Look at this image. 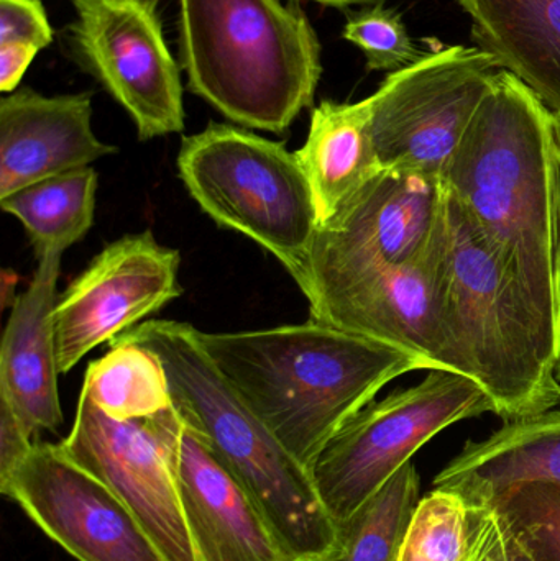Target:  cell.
Segmentation results:
<instances>
[{"mask_svg": "<svg viewBox=\"0 0 560 561\" xmlns=\"http://www.w3.org/2000/svg\"><path fill=\"white\" fill-rule=\"evenodd\" d=\"M447 214L443 180L381 170L331 222L319 227L311 255V293L372 268L426 255Z\"/></svg>", "mask_w": 560, "mask_h": 561, "instance_id": "obj_10", "label": "cell"}, {"mask_svg": "<svg viewBox=\"0 0 560 561\" xmlns=\"http://www.w3.org/2000/svg\"><path fill=\"white\" fill-rule=\"evenodd\" d=\"M443 183L470 229L559 335V112L500 69Z\"/></svg>", "mask_w": 560, "mask_h": 561, "instance_id": "obj_1", "label": "cell"}, {"mask_svg": "<svg viewBox=\"0 0 560 561\" xmlns=\"http://www.w3.org/2000/svg\"><path fill=\"white\" fill-rule=\"evenodd\" d=\"M439 307L460 375L487 392L493 414L510 421L560 405L558 329L483 245L449 197Z\"/></svg>", "mask_w": 560, "mask_h": 561, "instance_id": "obj_4", "label": "cell"}, {"mask_svg": "<svg viewBox=\"0 0 560 561\" xmlns=\"http://www.w3.org/2000/svg\"><path fill=\"white\" fill-rule=\"evenodd\" d=\"M470 524H472V547L467 561H485L493 526L492 511H470Z\"/></svg>", "mask_w": 560, "mask_h": 561, "instance_id": "obj_30", "label": "cell"}, {"mask_svg": "<svg viewBox=\"0 0 560 561\" xmlns=\"http://www.w3.org/2000/svg\"><path fill=\"white\" fill-rule=\"evenodd\" d=\"M0 493L79 561H167L127 504L59 445L35 442Z\"/></svg>", "mask_w": 560, "mask_h": 561, "instance_id": "obj_11", "label": "cell"}, {"mask_svg": "<svg viewBox=\"0 0 560 561\" xmlns=\"http://www.w3.org/2000/svg\"><path fill=\"white\" fill-rule=\"evenodd\" d=\"M473 42L560 114V0H459Z\"/></svg>", "mask_w": 560, "mask_h": 561, "instance_id": "obj_19", "label": "cell"}, {"mask_svg": "<svg viewBox=\"0 0 560 561\" xmlns=\"http://www.w3.org/2000/svg\"><path fill=\"white\" fill-rule=\"evenodd\" d=\"M180 252L158 243L150 230L105 247L56 302L59 375L180 297Z\"/></svg>", "mask_w": 560, "mask_h": 561, "instance_id": "obj_12", "label": "cell"}, {"mask_svg": "<svg viewBox=\"0 0 560 561\" xmlns=\"http://www.w3.org/2000/svg\"><path fill=\"white\" fill-rule=\"evenodd\" d=\"M178 170L217 226L272 253L309 297L319 219L298 154L242 128L210 124L183 138Z\"/></svg>", "mask_w": 560, "mask_h": 561, "instance_id": "obj_6", "label": "cell"}, {"mask_svg": "<svg viewBox=\"0 0 560 561\" xmlns=\"http://www.w3.org/2000/svg\"><path fill=\"white\" fill-rule=\"evenodd\" d=\"M68 45L137 125L141 141L184 128L183 84L157 0H75Z\"/></svg>", "mask_w": 560, "mask_h": 561, "instance_id": "obj_9", "label": "cell"}, {"mask_svg": "<svg viewBox=\"0 0 560 561\" xmlns=\"http://www.w3.org/2000/svg\"><path fill=\"white\" fill-rule=\"evenodd\" d=\"M559 343H558V376L560 379V279H559Z\"/></svg>", "mask_w": 560, "mask_h": 561, "instance_id": "obj_34", "label": "cell"}, {"mask_svg": "<svg viewBox=\"0 0 560 561\" xmlns=\"http://www.w3.org/2000/svg\"><path fill=\"white\" fill-rule=\"evenodd\" d=\"M508 550H510V557H512V561H528V560L523 559L522 556H518V553L513 552V550L510 549V546H508Z\"/></svg>", "mask_w": 560, "mask_h": 561, "instance_id": "obj_35", "label": "cell"}, {"mask_svg": "<svg viewBox=\"0 0 560 561\" xmlns=\"http://www.w3.org/2000/svg\"><path fill=\"white\" fill-rule=\"evenodd\" d=\"M492 514L493 526L492 534H490L489 552H487L485 561H512L505 533H503L502 526H500L499 517L495 516L493 511Z\"/></svg>", "mask_w": 560, "mask_h": 561, "instance_id": "obj_31", "label": "cell"}, {"mask_svg": "<svg viewBox=\"0 0 560 561\" xmlns=\"http://www.w3.org/2000/svg\"><path fill=\"white\" fill-rule=\"evenodd\" d=\"M16 275L12 272H3L2 275V306L7 307L9 304L10 290H15Z\"/></svg>", "mask_w": 560, "mask_h": 561, "instance_id": "obj_33", "label": "cell"}, {"mask_svg": "<svg viewBox=\"0 0 560 561\" xmlns=\"http://www.w3.org/2000/svg\"><path fill=\"white\" fill-rule=\"evenodd\" d=\"M81 392L115 421L151 417L173 408L160 359L132 343H111L102 358L89 363Z\"/></svg>", "mask_w": 560, "mask_h": 561, "instance_id": "obj_22", "label": "cell"}, {"mask_svg": "<svg viewBox=\"0 0 560 561\" xmlns=\"http://www.w3.org/2000/svg\"><path fill=\"white\" fill-rule=\"evenodd\" d=\"M99 178L91 167L30 184L0 199L3 213L25 227L36 256L65 253L94 224Z\"/></svg>", "mask_w": 560, "mask_h": 561, "instance_id": "obj_21", "label": "cell"}, {"mask_svg": "<svg viewBox=\"0 0 560 561\" xmlns=\"http://www.w3.org/2000/svg\"><path fill=\"white\" fill-rule=\"evenodd\" d=\"M496 68L479 46L456 45L390 72L368 98L381 168L443 180Z\"/></svg>", "mask_w": 560, "mask_h": 561, "instance_id": "obj_8", "label": "cell"}, {"mask_svg": "<svg viewBox=\"0 0 560 561\" xmlns=\"http://www.w3.org/2000/svg\"><path fill=\"white\" fill-rule=\"evenodd\" d=\"M62 253L38 259L28 289L15 297L0 350V399L32 437L62 424L55 312Z\"/></svg>", "mask_w": 560, "mask_h": 561, "instance_id": "obj_17", "label": "cell"}, {"mask_svg": "<svg viewBox=\"0 0 560 561\" xmlns=\"http://www.w3.org/2000/svg\"><path fill=\"white\" fill-rule=\"evenodd\" d=\"M33 445L32 435L9 404L0 399V484L9 480L10 474L28 457Z\"/></svg>", "mask_w": 560, "mask_h": 561, "instance_id": "obj_28", "label": "cell"}, {"mask_svg": "<svg viewBox=\"0 0 560 561\" xmlns=\"http://www.w3.org/2000/svg\"><path fill=\"white\" fill-rule=\"evenodd\" d=\"M58 445L127 504L164 560L199 561L155 415L115 421L81 392L71 434Z\"/></svg>", "mask_w": 560, "mask_h": 561, "instance_id": "obj_13", "label": "cell"}, {"mask_svg": "<svg viewBox=\"0 0 560 561\" xmlns=\"http://www.w3.org/2000/svg\"><path fill=\"white\" fill-rule=\"evenodd\" d=\"M108 343L150 350L167 373L174 408L245 488L288 561H331L341 530L308 468L263 424L217 369L190 323L150 320Z\"/></svg>", "mask_w": 560, "mask_h": 561, "instance_id": "obj_3", "label": "cell"}, {"mask_svg": "<svg viewBox=\"0 0 560 561\" xmlns=\"http://www.w3.org/2000/svg\"><path fill=\"white\" fill-rule=\"evenodd\" d=\"M446 222L423 259L365 270L329 284L309 302L311 319L393 346L426 369L460 373L439 307V260Z\"/></svg>", "mask_w": 560, "mask_h": 561, "instance_id": "obj_14", "label": "cell"}, {"mask_svg": "<svg viewBox=\"0 0 560 561\" xmlns=\"http://www.w3.org/2000/svg\"><path fill=\"white\" fill-rule=\"evenodd\" d=\"M420 474L404 465L357 513L339 526L341 549L331 561H398L414 510Z\"/></svg>", "mask_w": 560, "mask_h": 561, "instance_id": "obj_23", "label": "cell"}, {"mask_svg": "<svg viewBox=\"0 0 560 561\" xmlns=\"http://www.w3.org/2000/svg\"><path fill=\"white\" fill-rule=\"evenodd\" d=\"M470 511L489 510L526 484H560V411L510 419L483 440H469L434 478Z\"/></svg>", "mask_w": 560, "mask_h": 561, "instance_id": "obj_18", "label": "cell"}, {"mask_svg": "<svg viewBox=\"0 0 560 561\" xmlns=\"http://www.w3.org/2000/svg\"><path fill=\"white\" fill-rule=\"evenodd\" d=\"M312 2L322 3V5L339 7L345 9L351 5H375V3H384L385 0H312Z\"/></svg>", "mask_w": 560, "mask_h": 561, "instance_id": "obj_32", "label": "cell"}, {"mask_svg": "<svg viewBox=\"0 0 560 561\" xmlns=\"http://www.w3.org/2000/svg\"><path fill=\"white\" fill-rule=\"evenodd\" d=\"M296 154L311 184L319 227L325 226L384 170L372 138L368 99L321 102Z\"/></svg>", "mask_w": 560, "mask_h": 561, "instance_id": "obj_20", "label": "cell"}, {"mask_svg": "<svg viewBox=\"0 0 560 561\" xmlns=\"http://www.w3.org/2000/svg\"><path fill=\"white\" fill-rule=\"evenodd\" d=\"M178 2L191 92L229 121L272 134L312 104L321 45L298 0Z\"/></svg>", "mask_w": 560, "mask_h": 561, "instance_id": "obj_5", "label": "cell"}, {"mask_svg": "<svg viewBox=\"0 0 560 561\" xmlns=\"http://www.w3.org/2000/svg\"><path fill=\"white\" fill-rule=\"evenodd\" d=\"M487 412H493L487 392L449 369H427L418 385L374 399L345 422L309 468L322 504L341 526L431 438Z\"/></svg>", "mask_w": 560, "mask_h": 561, "instance_id": "obj_7", "label": "cell"}, {"mask_svg": "<svg viewBox=\"0 0 560 561\" xmlns=\"http://www.w3.org/2000/svg\"><path fill=\"white\" fill-rule=\"evenodd\" d=\"M52 39L53 30L39 0H0V46L26 45L39 51Z\"/></svg>", "mask_w": 560, "mask_h": 561, "instance_id": "obj_27", "label": "cell"}, {"mask_svg": "<svg viewBox=\"0 0 560 561\" xmlns=\"http://www.w3.org/2000/svg\"><path fill=\"white\" fill-rule=\"evenodd\" d=\"M513 552L528 561H560V484H526L489 507Z\"/></svg>", "mask_w": 560, "mask_h": 561, "instance_id": "obj_24", "label": "cell"}, {"mask_svg": "<svg viewBox=\"0 0 560 561\" xmlns=\"http://www.w3.org/2000/svg\"><path fill=\"white\" fill-rule=\"evenodd\" d=\"M470 547L472 524L466 501L433 490L414 510L398 561H467Z\"/></svg>", "mask_w": 560, "mask_h": 561, "instance_id": "obj_25", "label": "cell"}, {"mask_svg": "<svg viewBox=\"0 0 560 561\" xmlns=\"http://www.w3.org/2000/svg\"><path fill=\"white\" fill-rule=\"evenodd\" d=\"M197 339L243 401L308 470L345 422L388 382L426 369L401 350L312 319L250 332L197 330Z\"/></svg>", "mask_w": 560, "mask_h": 561, "instance_id": "obj_2", "label": "cell"}, {"mask_svg": "<svg viewBox=\"0 0 560 561\" xmlns=\"http://www.w3.org/2000/svg\"><path fill=\"white\" fill-rule=\"evenodd\" d=\"M91 94L45 98L23 88L0 101V199L117 153L92 131Z\"/></svg>", "mask_w": 560, "mask_h": 561, "instance_id": "obj_16", "label": "cell"}, {"mask_svg": "<svg viewBox=\"0 0 560 561\" xmlns=\"http://www.w3.org/2000/svg\"><path fill=\"white\" fill-rule=\"evenodd\" d=\"M344 38L364 51L370 71H398L424 56L411 39L401 13L387 9L384 3L351 13Z\"/></svg>", "mask_w": 560, "mask_h": 561, "instance_id": "obj_26", "label": "cell"}, {"mask_svg": "<svg viewBox=\"0 0 560 561\" xmlns=\"http://www.w3.org/2000/svg\"><path fill=\"white\" fill-rule=\"evenodd\" d=\"M38 49L26 45L0 46V91H15Z\"/></svg>", "mask_w": 560, "mask_h": 561, "instance_id": "obj_29", "label": "cell"}, {"mask_svg": "<svg viewBox=\"0 0 560 561\" xmlns=\"http://www.w3.org/2000/svg\"><path fill=\"white\" fill-rule=\"evenodd\" d=\"M155 422L199 561H288L245 488L174 404Z\"/></svg>", "mask_w": 560, "mask_h": 561, "instance_id": "obj_15", "label": "cell"}]
</instances>
